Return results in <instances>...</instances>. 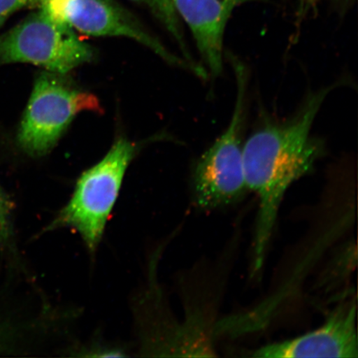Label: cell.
I'll use <instances>...</instances> for the list:
<instances>
[{"instance_id": "1", "label": "cell", "mask_w": 358, "mask_h": 358, "mask_svg": "<svg viewBox=\"0 0 358 358\" xmlns=\"http://www.w3.org/2000/svg\"><path fill=\"white\" fill-rule=\"evenodd\" d=\"M346 80V79H345ZM311 91L289 118H265L244 142L246 185L259 199L255 227L252 272L258 274L267 250L285 195L293 183L312 172L325 153L323 140L311 131L326 98L346 80Z\"/></svg>"}, {"instance_id": "2", "label": "cell", "mask_w": 358, "mask_h": 358, "mask_svg": "<svg viewBox=\"0 0 358 358\" xmlns=\"http://www.w3.org/2000/svg\"><path fill=\"white\" fill-rule=\"evenodd\" d=\"M227 57L236 79L234 113L225 131L200 156L192 177L194 203L204 211L238 203L249 191L243 162L248 71L243 62L232 53Z\"/></svg>"}, {"instance_id": "3", "label": "cell", "mask_w": 358, "mask_h": 358, "mask_svg": "<svg viewBox=\"0 0 358 358\" xmlns=\"http://www.w3.org/2000/svg\"><path fill=\"white\" fill-rule=\"evenodd\" d=\"M136 151L133 142L119 138L104 158L80 176L69 201L48 224L45 231L62 228L73 230L88 252L95 254Z\"/></svg>"}, {"instance_id": "4", "label": "cell", "mask_w": 358, "mask_h": 358, "mask_svg": "<svg viewBox=\"0 0 358 358\" xmlns=\"http://www.w3.org/2000/svg\"><path fill=\"white\" fill-rule=\"evenodd\" d=\"M86 110L101 111L96 96L74 86L65 75L44 70L35 79L17 132V145L30 156L46 155L76 116Z\"/></svg>"}, {"instance_id": "5", "label": "cell", "mask_w": 358, "mask_h": 358, "mask_svg": "<svg viewBox=\"0 0 358 358\" xmlns=\"http://www.w3.org/2000/svg\"><path fill=\"white\" fill-rule=\"evenodd\" d=\"M94 55L73 29L39 8L0 37V65L21 62L66 75Z\"/></svg>"}, {"instance_id": "6", "label": "cell", "mask_w": 358, "mask_h": 358, "mask_svg": "<svg viewBox=\"0 0 358 358\" xmlns=\"http://www.w3.org/2000/svg\"><path fill=\"white\" fill-rule=\"evenodd\" d=\"M37 8L86 35L136 40L169 64L189 71L201 79L208 78L203 65L174 55L117 0H39Z\"/></svg>"}, {"instance_id": "7", "label": "cell", "mask_w": 358, "mask_h": 358, "mask_svg": "<svg viewBox=\"0 0 358 358\" xmlns=\"http://www.w3.org/2000/svg\"><path fill=\"white\" fill-rule=\"evenodd\" d=\"M248 352V357L257 358H357L356 299L340 304L323 325L310 333Z\"/></svg>"}, {"instance_id": "8", "label": "cell", "mask_w": 358, "mask_h": 358, "mask_svg": "<svg viewBox=\"0 0 358 358\" xmlns=\"http://www.w3.org/2000/svg\"><path fill=\"white\" fill-rule=\"evenodd\" d=\"M194 36L203 66L212 78L223 71L224 34L232 13L243 4L264 0H171Z\"/></svg>"}, {"instance_id": "9", "label": "cell", "mask_w": 358, "mask_h": 358, "mask_svg": "<svg viewBox=\"0 0 358 358\" xmlns=\"http://www.w3.org/2000/svg\"><path fill=\"white\" fill-rule=\"evenodd\" d=\"M149 10L179 45L183 57L192 64H198L192 57L185 42L180 17H178L171 0H129Z\"/></svg>"}, {"instance_id": "10", "label": "cell", "mask_w": 358, "mask_h": 358, "mask_svg": "<svg viewBox=\"0 0 358 358\" xmlns=\"http://www.w3.org/2000/svg\"><path fill=\"white\" fill-rule=\"evenodd\" d=\"M13 203L0 187V243H7L12 236Z\"/></svg>"}, {"instance_id": "11", "label": "cell", "mask_w": 358, "mask_h": 358, "mask_svg": "<svg viewBox=\"0 0 358 358\" xmlns=\"http://www.w3.org/2000/svg\"><path fill=\"white\" fill-rule=\"evenodd\" d=\"M39 0H0V27L13 13L26 8H37Z\"/></svg>"}, {"instance_id": "12", "label": "cell", "mask_w": 358, "mask_h": 358, "mask_svg": "<svg viewBox=\"0 0 358 358\" xmlns=\"http://www.w3.org/2000/svg\"><path fill=\"white\" fill-rule=\"evenodd\" d=\"M302 1V8L303 10L306 11L308 8H311L313 6H315L317 3L321 1V0H301Z\"/></svg>"}, {"instance_id": "13", "label": "cell", "mask_w": 358, "mask_h": 358, "mask_svg": "<svg viewBox=\"0 0 358 358\" xmlns=\"http://www.w3.org/2000/svg\"><path fill=\"white\" fill-rule=\"evenodd\" d=\"M345 1H348V0H345Z\"/></svg>"}]
</instances>
